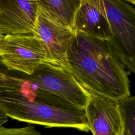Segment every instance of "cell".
<instances>
[{
    "label": "cell",
    "instance_id": "cell-1",
    "mask_svg": "<svg viewBox=\"0 0 135 135\" xmlns=\"http://www.w3.org/2000/svg\"><path fill=\"white\" fill-rule=\"evenodd\" d=\"M66 59L67 71L90 94L114 100L131 95L129 74L109 41L75 31Z\"/></svg>",
    "mask_w": 135,
    "mask_h": 135
},
{
    "label": "cell",
    "instance_id": "cell-2",
    "mask_svg": "<svg viewBox=\"0 0 135 135\" xmlns=\"http://www.w3.org/2000/svg\"><path fill=\"white\" fill-rule=\"evenodd\" d=\"M0 109L7 117L18 121L46 128L90 131L84 110L69 109L30 101L1 88Z\"/></svg>",
    "mask_w": 135,
    "mask_h": 135
},
{
    "label": "cell",
    "instance_id": "cell-3",
    "mask_svg": "<svg viewBox=\"0 0 135 135\" xmlns=\"http://www.w3.org/2000/svg\"><path fill=\"white\" fill-rule=\"evenodd\" d=\"M109 22V41L130 75L135 72L134 0H103Z\"/></svg>",
    "mask_w": 135,
    "mask_h": 135
},
{
    "label": "cell",
    "instance_id": "cell-4",
    "mask_svg": "<svg viewBox=\"0 0 135 135\" xmlns=\"http://www.w3.org/2000/svg\"><path fill=\"white\" fill-rule=\"evenodd\" d=\"M0 61L8 70L32 74L46 62L44 49L34 33L3 36L0 44Z\"/></svg>",
    "mask_w": 135,
    "mask_h": 135
},
{
    "label": "cell",
    "instance_id": "cell-5",
    "mask_svg": "<svg viewBox=\"0 0 135 135\" xmlns=\"http://www.w3.org/2000/svg\"><path fill=\"white\" fill-rule=\"evenodd\" d=\"M25 78L42 89L84 110L90 93L65 69L44 62Z\"/></svg>",
    "mask_w": 135,
    "mask_h": 135
},
{
    "label": "cell",
    "instance_id": "cell-6",
    "mask_svg": "<svg viewBox=\"0 0 135 135\" xmlns=\"http://www.w3.org/2000/svg\"><path fill=\"white\" fill-rule=\"evenodd\" d=\"M84 111L93 135H118L124 132L117 100L90 94Z\"/></svg>",
    "mask_w": 135,
    "mask_h": 135
},
{
    "label": "cell",
    "instance_id": "cell-7",
    "mask_svg": "<svg viewBox=\"0 0 135 135\" xmlns=\"http://www.w3.org/2000/svg\"><path fill=\"white\" fill-rule=\"evenodd\" d=\"M38 14V0L0 1V35L34 32Z\"/></svg>",
    "mask_w": 135,
    "mask_h": 135
},
{
    "label": "cell",
    "instance_id": "cell-8",
    "mask_svg": "<svg viewBox=\"0 0 135 135\" xmlns=\"http://www.w3.org/2000/svg\"><path fill=\"white\" fill-rule=\"evenodd\" d=\"M74 32L58 26L38 13L34 33L41 41L46 63L67 71V50Z\"/></svg>",
    "mask_w": 135,
    "mask_h": 135
},
{
    "label": "cell",
    "instance_id": "cell-9",
    "mask_svg": "<svg viewBox=\"0 0 135 135\" xmlns=\"http://www.w3.org/2000/svg\"><path fill=\"white\" fill-rule=\"evenodd\" d=\"M74 31L110 41L111 31L103 0H81L74 19Z\"/></svg>",
    "mask_w": 135,
    "mask_h": 135
},
{
    "label": "cell",
    "instance_id": "cell-10",
    "mask_svg": "<svg viewBox=\"0 0 135 135\" xmlns=\"http://www.w3.org/2000/svg\"><path fill=\"white\" fill-rule=\"evenodd\" d=\"M0 88L10 91L30 101L65 109H80L69 102L42 89L25 78H19L0 72Z\"/></svg>",
    "mask_w": 135,
    "mask_h": 135
},
{
    "label": "cell",
    "instance_id": "cell-11",
    "mask_svg": "<svg viewBox=\"0 0 135 135\" xmlns=\"http://www.w3.org/2000/svg\"><path fill=\"white\" fill-rule=\"evenodd\" d=\"M81 0H38V13L52 23L74 31V19Z\"/></svg>",
    "mask_w": 135,
    "mask_h": 135
},
{
    "label": "cell",
    "instance_id": "cell-12",
    "mask_svg": "<svg viewBox=\"0 0 135 135\" xmlns=\"http://www.w3.org/2000/svg\"><path fill=\"white\" fill-rule=\"evenodd\" d=\"M117 101L124 124V132L134 135L135 97L130 95Z\"/></svg>",
    "mask_w": 135,
    "mask_h": 135
},
{
    "label": "cell",
    "instance_id": "cell-13",
    "mask_svg": "<svg viewBox=\"0 0 135 135\" xmlns=\"http://www.w3.org/2000/svg\"><path fill=\"white\" fill-rule=\"evenodd\" d=\"M0 135H42L33 126L21 128H6L0 127Z\"/></svg>",
    "mask_w": 135,
    "mask_h": 135
},
{
    "label": "cell",
    "instance_id": "cell-14",
    "mask_svg": "<svg viewBox=\"0 0 135 135\" xmlns=\"http://www.w3.org/2000/svg\"><path fill=\"white\" fill-rule=\"evenodd\" d=\"M8 121V117L0 109V127Z\"/></svg>",
    "mask_w": 135,
    "mask_h": 135
},
{
    "label": "cell",
    "instance_id": "cell-15",
    "mask_svg": "<svg viewBox=\"0 0 135 135\" xmlns=\"http://www.w3.org/2000/svg\"><path fill=\"white\" fill-rule=\"evenodd\" d=\"M118 135H131L130 133H128V132H124L122 133H120L119 134H118Z\"/></svg>",
    "mask_w": 135,
    "mask_h": 135
},
{
    "label": "cell",
    "instance_id": "cell-16",
    "mask_svg": "<svg viewBox=\"0 0 135 135\" xmlns=\"http://www.w3.org/2000/svg\"><path fill=\"white\" fill-rule=\"evenodd\" d=\"M3 36H2V35H0V44H1V41H2V38H3Z\"/></svg>",
    "mask_w": 135,
    "mask_h": 135
}]
</instances>
